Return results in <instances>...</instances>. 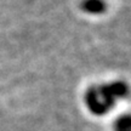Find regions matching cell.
<instances>
[{
	"label": "cell",
	"instance_id": "cell-1",
	"mask_svg": "<svg viewBox=\"0 0 131 131\" xmlns=\"http://www.w3.org/2000/svg\"><path fill=\"white\" fill-rule=\"evenodd\" d=\"M83 9L88 12H102L104 10V3L102 0H85L83 4Z\"/></svg>",
	"mask_w": 131,
	"mask_h": 131
}]
</instances>
